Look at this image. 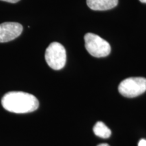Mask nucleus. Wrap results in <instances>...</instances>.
<instances>
[{
  "label": "nucleus",
  "mask_w": 146,
  "mask_h": 146,
  "mask_svg": "<svg viewBox=\"0 0 146 146\" xmlns=\"http://www.w3.org/2000/svg\"><path fill=\"white\" fill-rule=\"evenodd\" d=\"M0 1H5V2L12 3H16L18 2L20 0H0Z\"/></svg>",
  "instance_id": "9"
},
{
  "label": "nucleus",
  "mask_w": 146,
  "mask_h": 146,
  "mask_svg": "<svg viewBox=\"0 0 146 146\" xmlns=\"http://www.w3.org/2000/svg\"><path fill=\"white\" fill-rule=\"evenodd\" d=\"M84 39L85 48L94 57L103 58L110 54V45L100 36L89 33L84 36Z\"/></svg>",
  "instance_id": "2"
},
{
  "label": "nucleus",
  "mask_w": 146,
  "mask_h": 146,
  "mask_svg": "<svg viewBox=\"0 0 146 146\" xmlns=\"http://www.w3.org/2000/svg\"><path fill=\"white\" fill-rule=\"evenodd\" d=\"M23 27L20 23L6 22L0 24V43L11 41L21 35Z\"/></svg>",
  "instance_id": "5"
},
{
  "label": "nucleus",
  "mask_w": 146,
  "mask_h": 146,
  "mask_svg": "<svg viewBox=\"0 0 146 146\" xmlns=\"http://www.w3.org/2000/svg\"><path fill=\"white\" fill-rule=\"evenodd\" d=\"M142 3H146V0H139Z\"/></svg>",
  "instance_id": "11"
},
{
  "label": "nucleus",
  "mask_w": 146,
  "mask_h": 146,
  "mask_svg": "<svg viewBox=\"0 0 146 146\" xmlns=\"http://www.w3.org/2000/svg\"><path fill=\"white\" fill-rule=\"evenodd\" d=\"M1 104L5 110L16 114H25L35 111L39 103L33 95L23 91H10L1 99Z\"/></svg>",
  "instance_id": "1"
},
{
  "label": "nucleus",
  "mask_w": 146,
  "mask_h": 146,
  "mask_svg": "<svg viewBox=\"0 0 146 146\" xmlns=\"http://www.w3.org/2000/svg\"><path fill=\"white\" fill-rule=\"evenodd\" d=\"M45 58L49 66L56 70H61L66 62V52L64 47L58 42H53L45 51Z\"/></svg>",
  "instance_id": "3"
},
{
  "label": "nucleus",
  "mask_w": 146,
  "mask_h": 146,
  "mask_svg": "<svg viewBox=\"0 0 146 146\" xmlns=\"http://www.w3.org/2000/svg\"><path fill=\"white\" fill-rule=\"evenodd\" d=\"M118 91L126 98H135L146 91V78L131 77L126 78L120 83Z\"/></svg>",
  "instance_id": "4"
},
{
  "label": "nucleus",
  "mask_w": 146,
  "mask_h": 146,
  "mask_svg": "<svg viewBox=\"0 0 146 146\" xmlns=\"http://www.w3.org/2000/svg\"><path fill=\"white\" fill-rule=\"evenodd\" d=\"M98 146H110V145L107 143H102V144H100V145H98Z\"/></svg>",
  "instance_id": "10"
},
{
  "label": "nucleus",
  "mask_w": 146,
  "mask_h": 146,
  "mask_svg": "<svg viewBox=\"0 0 146 146\" xmlns=\"http://www.w3.org/2000/svg\"><path fill=\"white\" fill-rule=\"evenodd\" d=\"M138 146H146V140L145 139H141L139 142Z\"/></svg>",
  "instance_id": "8"
},
{
  "label": "nucleus",
  "mask_w": 146,
  "mask_h": 146,
  "mask_svg": "<svg viewBox=\"0 0 146 146\" xmlns=\"http://www.w3.org/2000/svg\"><path fill=\"white\" fill-rule=\"evenodd\" d=\"M95 135L101 138L106 139L111 135V130L102 122H98L94 127Z\"/></svg>",
  "instance_id": "7"
},
{
  "label": "nucleus",
  "mask_w": 146,
  "mask_h": 146,
  "mask_svg": "<svg viewBox=\"0 0 146 146\" xmlns=\"http://www.w3.org/2000/svg\"><path fill=\"white\" fill-rule=\"evenodd\" d=\"M118 0H87L88 7L93 10H110L117 5Z\"/></svg>",
  "instance_id": "6"
}]
</instances>
